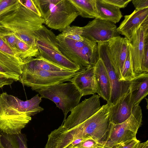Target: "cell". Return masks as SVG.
I'll use <instances>...</instances> for the list:
<instances>
[{
    "instance_id": "obj_37",
    "label": "cell",
    "mask_w": 148,
    "mask_h": 148,
    "mask_svg": "<svg viewBox=\"0 0 148 148\" xmlns=\"http://www.w3.org/2000/svg\"><path fill=\"white\" fill-rule=\"evenodd\" d=\"M135 148H148V141L142 143H138Z\"/></svg>"
},
{
    "instance_id": "obj_14",
    "label": "cell",
    "mask_w": 148,
    "mask_h": 148,
    "mask_svg": "<svg viewBox=\"0 0 148 148\" xmlns=\"http://www.w3.org/2000/svg\"><path fill=\"white\" fill-rule=\"evenodd\" d=\"M112 63L119 81H122V73L129 48V40L120 36L114 38L108 43Z\"/></svg>"
},
{
    "instance_id": "obj_27",
    "label": "cell",
    "mask_w": 148,
    "mask_h": 148,
    "mask_svg": "<svg viewBox=\"0 0 148 148\" xmlns=\"http://www.w3.org/2000/svg\"><path fill=\"white\" fill-rule=\"evenodd\" d=\"M135 77L133 73L131 53L129 46L122 73V81H130Z\"/></svg>"
},
{
    "instance_id": "obj_26",
    "label": "cell",
    "mask_w": 148,
    "mask_h": 148,
    "mask_svg": "<svg viewBox=\"0 0 148 148\" xmlns=\"http://www.w3.org/2000/svg\"><path fill=\"white\" fill-rule=\"evenodd\" d=\"M82 27L69 25L64 29L61 34L65 37L82 42L84 40V38L82 36Z\"/></svg>"
},
{
    "instance_id": "obj_20",
    "label": "cell",
    "mask_w": 148,
    "mask_h": 148,
    "mask_svg": "<svg viewBox=\"0 0 148 148\" xmlns=\"http://www.w3.org/2000/svg\"><path fill=\"white\" fill-rule=\"evenodd\" d=\"M94 74L96 83V93L109 103L111 92L110 81L106 67L100 58L95 65Z\"/></svg>"
},
{
    "instance_id": "obj_5",
    "label": "cell",
    "mask_w": 148,
    "mask_h": 148,
    "mask_svg": "<svg viewBox=\"0 0 148 148\" xmlns=\"http://www.w3.org/2000/svg\"><path fill=\"white\" fill-rule=\"evenodd\" d=\"M34 36L39 56L68 71L77 72L80 70L78 65L62 55L58 48L56 36L44 25L34 33Z\"/></svg>"
},
{
    "instance_id": "obj_10",
    "label": "cell",
    "mask_w": 148,
    "mask_h": 148,
    "mask_svg": "<svg viewBox=\"0 0 148 148\" xmlns=\"http://www.w3.org/2000/svg\"><path fill=\"white\" fill-rule=\"evenodd\" d=\"M108 42L97 43L99 58L102 61L107 71L110 85V105L115 104L129 90L130 81H119L112 63Z\"/></svg>"
},
{
    "instance_id": "obj_3",
    "label": "cell",
    "mask_w": 148,
    "mask_h": 148,
    "mask_svg": "<svg viewBox=\"0 0 148 148\" xmlns=\"http://www.w3.org/2000/svg\"><path fill=\"white\" fill-rule=\"evenodd\" d=\"M44 24L50 28L62 32L79 15L69 0H34Z\"/></svg>"
},
{
    "instance_id": "obj_30",
    "label": "cell",
    "mask_w": 148,
    "mask_h": 148,
    "mask_svg": "<svg viewBox=\"0 0 148 148\" xmlns=\"http://www.w3.org/2000/svg\"><path fill=\"white\" fill-rule=\"evenodd\" d=\"M74 147L76 148H102V145L100 143L89 139L82 141Z\"/></svg>"
},
{
    "instance_id": "obj_28",
    "label": "cell",
    "mask_w": 148,
    "mask_h": 148,
    "mask_svg": "<svg viewBox=\"0 0 148 148\" xmlns=\"http://www.w3.org/2000/svg\"><path fill=\"white\" fill-rule=\"evenodd\" d=\"M20 4V0H0V17L15 10Z\"/></svg>"
},
{
    "instance_id": "obj_11",
    "label": "cell",
    "mask_w": 148,
    "mask_h": 148,
    "mask_svg": "<svg viewBox=\"0 0 148 148\" xmlns=\"http://www.w3.org/2000/svg\"><path fill=\"white\" fill-rule=\"evenodd\" d=\"M82 29L83 37L97 43L108 42L120 34L114 24L97 18L89 21Z\"/></svg>"
},
{
    "instance_id": "obj_15",
    "label": "cell",
    "mask_w": 148,
    "mask_h": 148,
    "mask_svg": "<svg viewBox=\"0 0 148 148\" xmlns=\"http://www.w3.org/2000/svg\"><path fill=\"white\" fill-rule=\"evenodd\" d=\"M80 138L71 130H68L64 127L62 124L48 135L45 148H67L75 146L82 141Z\"/></svg>"
},
{
    "instance_id": "obj_2",
    "label": "cell",
    "mask_w": 148,
    "mask_h": 148,
    "mask_svg": "<svg viewBox=\"0 0 148 148\" xmlns=\"http://www.w3.org/2000/svg\"><path fill=\"white\" fill-rule=\"evenodd\" d=\"M44 23L41 17L26 8L20 0L16 10L0 17V31L12 33L31 47L37 48L34 33Z\"/></svg>"
},
{
    "instance_id": "obj_35",
    "label": "cell",
    "mask_w": 148,
    "mask_h": 148,
    "mask_svg": "<svg viewBox=\"0 0 148 148\" xmlns=\"http://www.w3.org/2000/svg\"><path fill=\"white\" fill-rule=\"evenodd\" d=\"M132 1L136 10L148 8V0H132Z\"/></svg>"
},
{
    "instance_id": "obj_1",
    "label": "cell",
    "mask_w": 148,
    "mask_h": 148,
    "mask_svg": "<svg viewBox=\"0 0 148 148\" xmlns=\"http://www.w3.org/2000/svg\"><path fill=\"white\" fill-rule=\"evenodd\" d=\"M42 98L37 94L31 99L22 100L3 92L0 95V130L12 135L21 133V130L34 116L44 110L39 106Z\"/></svg>"
},
{
    "instance_id": "obj_36",
    "label": "cell",
    "mask_w": 148,
    "mask_h": 148,
    "mask_svg": "<svg viewBox=\"0 0 148 148\" xmlns=\"http://www.w3.org/2000/svg\"><path fill=\"white\" fill-rule=\"evenodd\" d=\"M12 79L3 78H0V88L5 85H10L14 82Z\"/></svg>"
},
{
    "instance_id": "obj_39",
    "label": "cell",
    "mask_w": 148,
    "mask_h": 148,
    "mask_svg": "<svg viewBox=\"0 0 148 148\" xmlns=\"http://www.w3.org/2000/svg\"></svg>"
},
{
    "instance_id": "obj_4",
    "label": "cell",
    "mask_w": 148,
    "mask_h": 148,
    "mask_svg": "<svg viewBox=\"0 0 148 148\" xmlns=\"http://www.w3.org/2000/svg\"><path fill=\"white\" fill-rule=\"evenodd\" d=\"M56 38L61 53L78 65L80 70L94 66L99 59L97 43L85 38L83 41H76L61 34L57 36Z\"/></svg>"
},
{
    "instance_id": "obj_19",
    "label": "cell",
    "mask_w": 148,
    "mask_h": 148,
    "mask_svg": "<svg viewBox=\"0 0 148 148\" xmlns=\"http://www.w3.org/2000/svg\"><path fill=\"white\" fill-rule=\"evenodd\" d=\"M95 66L81 70L71 79L82 95H94L96 93V85L94 74Z\"/></svg>"
},
{
    "instance_id": "obj_13",
    "label": "cell",
    "mask_w": 148,
    "mask_h": 148,
    "mask_svg": "<svg viewBox=\"0 0 148 148\" xmlns=\"http://www.w3.org/2000/svg\"><path fill=\"white\" fill-rule=\"evenodd\" d=\"M148 32V20H146L129 40L133 71L135 77L143 74L142 66L145 33Z\"/></svg>"
},
{
    "instance_id": "obj_24",
    "label": "cell",
    "mask_w": 148,
    "mask_h": 148,
    "mask_svg": "<svg viewBox=\"0 0 148 148\" xmlns=\"http://www.w3.org/2000/svg\"><path fill=\"white\" fill-rule=\"evenodd\" d=\"M27 140L24 134L10 135L0 132V148H27Z\"/></svg>"
},
{
    "instance_id": "obj_34",
    "label": "cell",
    "mask_w": 148,
    "mask_h": 148,
    "mask_svg": "<svg viewBox=\"0 0 148 148\" xmlns=\"http://www.w3.org/2000/svg\"><path fill=\"white\" fill-rule=\"evenodd\" d=\"M103 1L111 4L119 8L126 7L132 0H103Z\"/></svg>"
},
{
    "instance_id": "obj_6",
    "label": "cell",
    "mask_w": 148,
    "mask_h": 148,
    "mask_svg": "<svg viewBox=\"0 0 148 148\" xmlns=\"http://www.w3.org/2000/svg\"><path fill=\"white\" fill-rule=\"evenodd\" d=\"M40 97L53 102L61 109L64 115L63 123L68 113L79 103L82 95L71 82L56 84L44 88L37 91Z\"/></svg>"
},
{
    "instance_id": "obj_25",
    "label": "cell",
    "mask_w": 148,
    "mask_h": 148,
    "mask_svg": "<svg viewBox=\"0 0 148 148\" xmlns=\"http://www.w3.org/2000/svg\"><path fill=\"white\" fill-rule=\"evenodd\" d=\"M78 12L79 15L86 18H97L95 0H69Z\"/></svg>"
},
{
    "instance_id": "obj_31",
    "label": "cell",
    "mask_w": 148,
    "mask_h": 148,
    "mask_svg": "<svg viewBox=\"0 0 148 148\" xmlns=\"http://www.w3.org/2000/svg\"><path fill=\"white\" fill-rule=\"evenodd\" d=\"M0 50L10 55L19 56L16 51L0 35Z\"/></svg>"
},
{
    "instance_id": "obj_29",
    "label": "cell",
    "mask_w": 148,
    "mask_h": 148,
    "mask_svg": "<svg viewBox=\"0 0 148 148\" xmlns=\"http://www.w3.org/2000/svg\"><path fill=\"white\" fill-rule=\"evenodd\" d=\"M142 69L143 74L148 73V32L145 34Z\"/></svg>"
},
{
    "instance_id": "obj_33",
    "label": "cell",
    "mask_w": 148,
    "mask_h": 148,
    "mask_svg": "<svg viewBox=\"0 0 148 148\" xmlns=\"http://www.w3.org/2000/svg\"><path fill=\"white\" fill-rule=\"evenodd\" d=\"M23 5L27 8L32 11L39 16L41 17V14L38 8L36 5L34 0H21Z\"/></svg>"
},
{
    "instance_id": "obj_21",
    "label": "cell",
    "mask_w": 148,
    "mask_h": 148,
    "mask_svg": "<svg viewBox=\"0 0 148 148\" xmlns=\"http://www.w3.org/2000/svg\"><path fill=\"white\" fill-rule=\"evenodd\" d=\"M129 89L133 108L138 105L148 94V73L136 76L130 81Z\"/></svg>"
},
{
    "instance_id": "obj_22",
    "label": "cell",
    "mask_w": 148,
    "mask_h": 148,
    "mask_svg": "<svg viewBox=\"0 0 148 148\" xmlns=\"http://www.w3.org/2000/svg\"><path fill=\"white\" fill-rule=\"evenodd\" d=\"M23 60L22 71L39 70L53 72L69 71L46 60L40 56L35 58L32 57L23 59Z\"/></svg>"
},
{
    "instance_id": "obj_38",
    "label": "cell",
    "mask_w": 148,
    "mask_h": 148,
    "mask_svg": "<svg viewBox=\"0 0 148 148\" xmlns=\"http://www.w3.org/2000/svg\"><path fill=\"white\" fill-rule=\"evenodd\" d=\"M67 148H75L74 147H72L71 146H70V147H67Z\"/></svg>"
},
{
    "instance_id": "obj_9",
    "label": "cell",
    "mask_w": 148,
    "mask_h": 148,
    "mask_svg": "<svg viewBox=\"0 0 148 148\" xmlns=\"http://www.w3.org/2000/svg\"><path fill=\"white\" fill-rule=\"evenodd\" d=\"M71 71L53 72L43 70L22 71L19 82L24 86L37 91L56 84L70 81L79 73Z\"/></svg>"
},
{
    "instance_id": "obj_23",
    "label": "cell",
    "mask_w": 148,
    "mask_h": 148,
    "mask_svg": "<svg viewBox=\"0 0 148 148\" xmlns=\"http://www.w3.org/2000/svg\"><path fill=\"white\" fill-rule=\"evenodd\" d=\"M97 18L112 23L119 22L123 16L120 8L103 0H95Z\"/></svg>"
},
{
    "instance_id": "obj_16",
    "label": "cell",
    "mask_w": 148,
    "mask_h": 148,
    "mask_svg": "<svg viewBox=\"0 0 148 148\" xmlns=\"http://www.w3.org/2000/svg\"><path fill=\"white\" fill-rule=\"evenodd\" d=\"M23 59L0 50V78L19 81L22 73Z\"/></svg>"
},
{
    "instance_id": "obj_17",
    "label": "cell",
    "mask_w": 148,
    "mask_h": 148,
    "mask_svg": "<svg viewBox=\"0 0 148 148\" xmlns=\"http://www.w3.org/2000/svg\"><path fill=\"white\" fill-rule=\"evenodd\" d=\"M124 19L117 28L118 32L129 40L147 19L148 8L138 10H135L131 14L124 16Z\"/></svg>"
},
{
    "instance_id": "obj_18",
    "label": "cell",
    "mask_w": 148,
    "mask_h": 148,
    "mask_svg": "<svg viewBox=\"0 0 148 148\" xmlns=\"http://www.w3.org/2000/svg\"><path fill=\"white\" fill-rule=\"evenodd\" d=\"M133 108L129 90L115 104L110 105V122L114 124L124 122L131 115Z\"/></svg>"
},
{
    "instance_id": "obj_12",
    "label": "cell",
    "mask_w": 148,
    "mask_h": 148,
    "mask_svg": "<svg viewBox=\"0 0 148 148\" xmlns=\"http://www.w3.org/2000/svg\"><path fill=\"white\" fill-rule=\"evenodd\" d=\"M100 97L94 94L79 103L62 123L63 127L68 130L73 129L95 114L101 107Z\"/></svg>"
},
{
    "instance_id": "obj_8",
    "label": "cell",
    "mask_w": 148,
    "mask_h": 148,
    "mask_svg": "<svg viewBox=\"0 0 148 148\" xmlns=\"http://www.w3.org/2000/svg\"><path fill=\"white\" fill-rule=\"evenodd\" d=\"M110 105L107 102L103 105L95 114L73 128L76 134L81 138L92 139L101 144L105 140L108 131Z\"/></svg>"
},
{
    "instance_id": "obj_7",
    "label": "cell",
    "mask_w": 148,
    "mask_h": 148,
    "mask_svg": "<svg viewBox=\"0 0 148 148\" xmlns=\"http://www.w3.org/2000/svg\"><path fill=\"white\" fill-rule=\"evenodd\" d=\"M142 114L138 105L132 109L130 116L124 122L114 124L110 122L105 140L101 143L102 148H114L117 144L133 138L141 126Z\"/></svg>"
},
{
    "instance_id": "obj_32",
    "label": "cell",
    "mask_w": 148,
    "mask_h": 148,
    "mask_svg": "<svg viewBox=\"0 0 148 148\" xmlns=\"http://www.w3.org/2000/svg\"><path fill=\"white\" fill-rule=\"evenodd\" d=\"M140 142L136 138L118 144L114 148H135Z\"/></svg>"
}]
</instances>
